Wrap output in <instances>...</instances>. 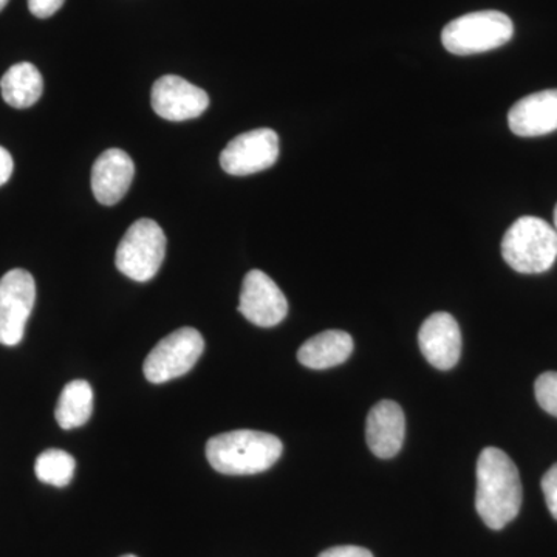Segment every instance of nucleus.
I'll return each mask as SVG.
<instances>
[{
    "label": "nucleus",
    "instance_id": "obj_1",
    "mask_svg": "<svg viewBox=\"0 0 557 557\" xmlns=\"http://www.w3.org/2000/svg\"><path fill=\"white\" fill-rule=\"evenodd\" d=\"M522 507V482L518 467L497 448H486L478 461L475 509L491 530H502L518 518Z\"/></svg>",
    "mask_w": 557,
    "mask_h": 557
},
{
    "label": "nucleus",
    "instance_id": "obj_2",
    "mask_svg": "<svg viewBox=\"0 0 557 557\" xmlns=\"http://www.w3.org/2000/svg\"><path fill=\"white\" fill-rule=\"evenodd\" d=\"M282 450L284 446L274 435L242 429L209 438L207 457L220 474L252 475L273 467Z\"/></svg>",
    "mask_w": 557,
    "mask_h": 557
},
{
    "label": "nucleus",
    "instance_id": "obj_3",
    "mask_svg": "<svg viewBox=\"0 0 557 557\" xmlns=\"http://www.w3.org/2000/svg\"><path fill=\"white\" fill-rule=\"evenodd\" d=\"M502 256L512 270L522 274L545 273L557 259V233L539 218H520L502 240Z\"/></svg>",
    "mask_w": 557,
    "mask_h": 557
},
{
    "label": "nucleus",
    "instance_id": "obj_4",
    "mask_svg": "<svg viewBox=\"0 0 557 557\" xmlns=\"http://www.w3.org/2000/svg\"><path fill=\"white\" fill-rule=\"evenodd\" d=\"M515 25L500 11H475L450 21L442 33L443 47L457 57L485 53L509 42Z\"/></svg>",
    "mask_w": 557,
    "mask_h": 557
},
{
    "label": "nucleus",
    "instance_id": "obj_5",
    "mask_svg": "<svg viewBox=\"0 0 557 557\" xmlns=\"http://www.w3.org/2000/svg\"><path fill=\"white\" fill-rule=\"evenodd\" d=\"M166 255V236L152 219L132 223L116 248V269L137 282H148L159 273Z\"/></svg>",
    "mask_w": 557,
    "mask_h": 557
},
{
    "label": "nucleus",
    "instance_id": "obj_6",
    "mask_svg": "<svg viewBox=\"0 0 557 557\" xmlns=\"http://www.w3.org/2000/svg\"><path fill=\"white\" fill-rule=\"evenodd\" d=\"M205 350V341L196 329L175 330L160 341L145 361L146 380L152 384L186 375L197 364Z\"/></svg>",
    "mask_w": 557,
    "mask_h": 557
},
{
    "label": "nucleus",
    "instance_id": "obj_7",
    "mask_svg": "<svg viewBox=\"0 0 557 557\" xmlns=\"http://www.w3.org/2000/svg\"><path fill=\"white\" fill-rule=\"evenodd\" d=\"M36 302L35 278L28 271L11 270L0 278V344L17 346Z\"/></svg>",
    "mask_w": 557,
    "mask_h": 557
},
{
    "label": "nucleus",
    "instance_id": "obj_8",
    "mask_svg": "<svg viewBox=\"0 0 557 557\" xmlns=\"http://www.w3.org/2000/svg\"><path fill=\"white\" fill-rule=\"evenodd\" d=\"M278 159V137L273 129H255L237 135L220 153V166L230 175L258 174Z\"/></svg>",
    "mask_w": 557,
    "mask_h": 557
},
{
    "label": "nucleus",
    "instance_id": "obj_9",
    "mask_svg": "<svg viewBox=\"0 0 557 557\" xmlns=\"http://www.w3.org/2000/svg\"><path fill=\"white\" fill-rule=\"evenodd\" d=\"M239 311L252 324L269 329L287 318L288 302L269 274L251 270L242 284Z\"/></svg>",
    "mask_w": 557,
    "mask_h": 557
},
{
    "label": "nucleus",
    "instance_id": "obj_10",
    "mask_svg": "<svg viewBox=\"0 0 557 557\" xmlns=\"http://www.w3.org/2000/svg\"><path fill=\"white\" fill-rule=\"evenodd\" d=\"M150 102L161 119L178 123L199 119L208 109L209 97L207 91L194 86L189 81L166 75L153 84Z\"/></svg>",
    "mask_w": 557,
    "mask_h": 557
},
{
    "label": "nucleus",
    "instance_id": "obj_11",
    "mask_svg": "<svg viewBox=\"0 0 557 557\" xmlns=\"http://www.w3.org/2000/svg\"><path fill=\"white\" fill-rule=\"evenodd\" d=\"M421 354L429 364L438 370H449L457 364L461 354V333L456 319L445 311L431 314L418 333Z\"/></svg>",
    "mask_w": 557,
    "mask_h": 557
},
{
    "label": "nucleus",
    "instance_id": "obj_12",
    "mask_svg": "<svg viewBox=\"0 0 557 557\" xmlns=\"http://www.w3.org/2000/svg\"><path fill=\"white\" fill-rule=\"evenodd\" d=\"M135 175L134 160L121 149H109L95 161L91 170V190L95 199L104 207L119 203L132 185Z\"/></svg>",
    "mask_w": 557,
    "mask_h": 557
},
{
    "label": "nucleus",
    "instance_id": "obj_13",
    "mask_svg": "<svg viewBox=\"0 0 557 557\" xmlns=\"http://www.w3.org/2000/svg\"><path fill=\"white\" fill-rule=\"evenodd\" d=\"M509 129L518 137H542L557 131V89L528 95L508 113Z\"/></svg>",
    "mask_w": 557,
    "mask_h": 557
},
{
    "label": "nucleus",
    "instance_id": "obj_14",
    "mask_svg": "<svg viewBox=\"0 0 557 557\" xmlns=\"http://www.w3.org/2000/svg\"><path fill=\"white\" fill-rule=\"evenodd\" d=\"M406 418L401 406L395 401H380L370 409L366 438L369 449L379 458L397 456L405 443Z\"/></svg>",
    "mask_w": 557,
    "mask_h": 557
},
{
    "label": "nucleus",
    "instance_id": "obj_15",
    "mask_svg": "<svg viewBox=\"0 0 557 557\" xmlns=\"http://www.w3.org/2000/svg\"><path fill=\"white\" fill-rule=\"evenodd\" d=\"M354 351V339L341 330H327L319 333L299 348L300 364L313 370L336 368L350 358Z\"/></svg>",
    "mask_w": 557,
    "mask_h": 557
},
{
    "label": "nucleus",
    "instance_id": "obj_16",
    "mask_svg": "<svg viewBox=\"0 0 557 557\" xmlns=\"http://www.w3.org/2000/svg\"><path fill=\"white\" fill-rule=\"evenodd\" d=\"M0 91H2L3 101L11 108H32L42 97V75L30 62H20L7 70L0 81Z\"/></svg>",
    "mask_w": 557,
    "mask_h": 557
},
{
    "label": "nucleus",
    "instance_id": "obj_17",
    "mask_svg": "<svg viewBox=\"0 0 557 557\" xmlns=\"http://www.w3.org/2000/svg\"><path fill=\"white\" fill-rule=\"evenodd\" d=\"M94 412V391L90 384L84 380L70 381L62 388L60 401H58V424L65 431L83 426L90 420Z\"/></svg>",
    "mask_w": 557,
    "mask_h": 557
},
{
    "label": "nucleus",
    "instance_id": "obj_18",
    "mask_svg": "<svg viewBox=\"0 0 557 557\" xmlns=\"http://www.w3.org/2000/svg\"><path fill=\"white\" fill-rule=\"evenodd\" d=\"M76 461L62 449H49L36 458V478L47 485L67 486L75 475Z\"/></svg>",
    "mask_w": 557,
    "mask_h": 557
},
{
    "label": "nucleus",
    "instance_id": "obj_19",
    "mask_svg": "<svg viewBox=\"0 0 557 557\" xmlns=\"http://www.w3.org/2000/svg\"><path fill=\"white\" fill-rule=\"evenodd\" d=\"M539 406L557 418V372H545L534 384Z\"/></svg>",
    "mask_w": 557,
    "mask_h": 557
},
{
    "label": "nucleus",
    "instance_id": "obj_20",
    "mask_svg": "<svg viewBox=\"0 0 557 557\" xmlns=\"http://www.w3.org/2000/svg\"><path fill=\"white\" fill-rule=\"evenodd\" d=\"M542 491H544L549 512L557 520V463L549 468L542 479Z\"/></svg>",
    "mask_w": 557,
    "mask_h": 557
},
{
    "label": "nucleus",
    "instance_id": "obj_21",
    "mask_svg": "<svg viewBox=\"0 0 557 557\" xmlns=\"http://www.w3.org/2000/svg\"><path fill=\"white\" fill-rule=\"evenodd\" d=\"M65 0H28V9H30L33 16L39 20H47L53 16L57 11L62 9Z\"/></svg>",
    "mask_w": 557,
    "mask_h": 557
},
{
    "label": "nucleus",
    "instance_id": "obj_22",
    "mask_svg": "<svg viewBox=\"0 0 557 557\" xmlns=\"http://www.w3.org/2000/svg\"><path fill=\"white\" fill-rule=\"evenodd\" d=\"M318 557H373L368 548L355 547V545H343L325 549Z\"/></svg>",
    "mask_w": 557,
    "mask_h": 557
},
{
    "label": "nucleus",
    "instance_id": "obj_23",
    "mask_svg": "<svg viewBox=\"0 0 557 557\" xmlns=\"http://www.w3.org/2000/svg\"><path fill=\"white\" fill-rule=\"evenodd\" d=\"M14 161L11 153L0 146V186L5 185L13 175Z\"/></svg>",
    "mask_w": 557,
    "mask_h": 557
},
{
    "label": "nucleus",
    "instance_id": "obj_24",
    "mask_svg": "<svg viewBox=\"0 0 557 557\" xmlns=\"http://www.w3.org/2000/svg\"><path fill=\"white\" fill-rule=\"evenodd\" d=\"M10 0H0V11L5 9L7 5H9Z\"/></svg>",
    "mask_w": 557,
    "mask_h": 557
},
{
    "label": "nucleus",
    "instance_id": "obj_25",
    "mask_svg": "<svg viewBox=\"0 0 557 557\" xmlns=\"http://www.w3.org/2000/svg\"><path fill=\"white\" fill-rule=\"evenodd\" d=\"M553 228H555L556 233H557V205H556V208H555V225H553Z\"/></svg>",
    "mask_w": 557,
    "mask_h": 557
},
{
    "label": "nucleus",
    "instance_id": "obj_26",
    "mask_svg": "<svg viewBox=\"0 0 557 557\" xmlns=\"http://www.w3.org/2000/svg\"><path fill=\"white\" fill-rule=\"evenodd\" d=\"M121 557H137V556H134V555H126V556H121Z\"/></svg>",
    "mask_w": 557,
    "mask_h": 557
}]
</instances>
